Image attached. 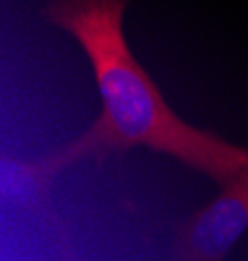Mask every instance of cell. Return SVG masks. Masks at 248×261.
I'll return each instance as SVG.
<instances>
[{"instance_id":"cell-1","label":"cell","mask_w":248,"mask_h":261,"mask_svg":"<svg viewBox=\"0 0 248 261\" xmlns=\"http://www.w3.org/2000/svg\"><path fill=\"white\" fill-rule=\"evenodd\" d=\"M128 0H50L47 18L84 47L97 79L102 110L79 139L53 157L29 165L32 186H44L63 167L110 151L152 149L175 157L217 183L233 180L248 165V151L188 125L157 89L123 32Z\"/></svg>"},{"instance_id":"cell-2","label":"cell","mask_w":248,"mask_h":261,"mask_svg":"<svg viewBox=\"0 0 248 261\" xmlns=\"http://www.w3.org/2000/svg\"><path fill=\"white\" fill-rule=\"evenodd\" d=\"M248 230V165L186 222L178 241L180 261H222Z\"/></svg>"}]
</instances>
